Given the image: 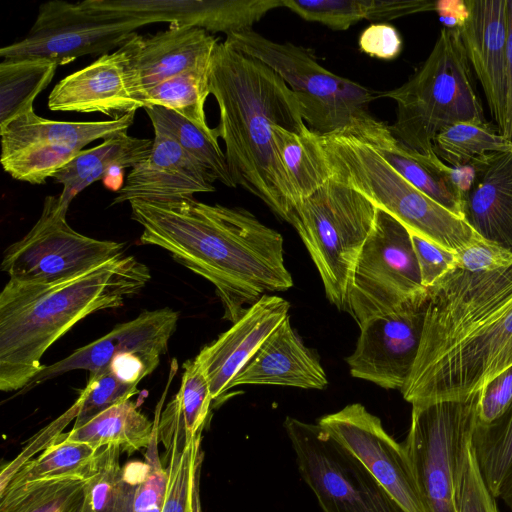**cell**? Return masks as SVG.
Returning <instances> with one entry per match:
<instances>
[{
  "mask_svg": "<svg viewBox=\"0 0 512 512\" xmlns=\"http://www.w3.org/2000/svg\"><path fill=\"white\" fill-rule=\"evenodd\" d=\"M512 366V265L492 272L456 268L428 289L412 372L401 389L412 406L475 396Z\"/></svg>",
  "mask_w": 512,
  "mask_h": 512,
  "instance_id": "6da1fadb",
  "label": "cell"
},
{
  "mask_svg": "<svg viewBox=\"0 0 512 512\" xmlns=\"http://www.w3.org/2000/svg\"><path fill=\"white\" fill-rule=\"evenodd\" d=\"M129 203L131 218L143 228L141 243L165 249L213 284L224 319L234 323L263 295L293 286L282 235L248 210L192 196Z\"/></svg>",
  "mask_w": 512,
  "mask_h": 512,
  "instance_id": "7a4b0ae2",
  "label": "cell"
},
{
  "mask_svg": "<svg viewBox=\"0 0 512 512\" xmlns=\"http://www.w3.org/2000/svg\"><path fill=\"white\" fill-rule=\"evenodd\" d=\"M209 91L219 107V137L230 175L281 220L291 224L299 197L278 155L277 126L303 133L308 126L298 98L262 61L218 42L209 71Z\"/></svg>",
  "mask_w": 512,
  "mask_h": 512,
  "instance_id": "3957f363",
  "label": "cell"
},
{
  "mask_svg": "<svg viewBox=\"0 0 512 512\" xmlns=\"http://www.w3.org/2000/svg\"><path fill=\"white\" fill-rule=\"evenodd\" d=\"M150 279L145 264L124 254L53 283L9 279L0 293V390L23 389L44 368V353L75 324L122 306Z\"/></svg>",
  "mask_w": 512,
  "mask_h": 512,
  "instance_id": "277c9868",
  "label": "cell"
},
{
  "mask_svg": "<svg viewBox=\"0 0 512 512\" xmlns=\"http://www.w3.org/2000/svg\"><path fill=\"white\" fill-rule=\"evenodd\" d=\"M314 137L330 178L364 195L410 233L453 252L482 239L465 219L409 183L347 129L314 132Z\"/></svg>",
  "mask_w": 512,
  "mask_h": 512,
  "instance_id": "5b68a950",
  "label": "cell"
},
{
  "mask_svg": "<svg viewBox=\"0 0 512 512\" xmlns=\"http://www.w3.org/2000/svg\"><path fill=\"white\" fill-rule=\"evenodd\" d=\"M396 102L392 135L413 152L437 155L436 136L460 122H485L472 68L457 28L444 27L431 52L401 86L379 92Z\"/></svg>",
  "mask_w": 512,
  "mask_h": 512,
  "instance_id": "8992f818",
  "label": "cell"
},
{
  "mask_svg": "<svg viewBox=\"0 0 512 512\" xmlns=\"http://www.w3.org/2000/svg\"><path fill=\"white\" fill-rule=\"evenodd\" d=\"M377 207L358 191L329 178L304 198L291 220L314 262L329 302L346 310L357 259Z\"/></svg>",
  "mask_w": 512,
  "mask_h": 512,
  "instance_id": "52a82bcc",
  "label": "cell"
},
{
  "mask_svg": "<svg viewBox=\"0 0 512 512\" xmlns=\"http://www.w3.org/2000/svg\"><path fill=\"white\" fill-rule=\"evenodd\" d=\"M225 42L262 61L285 81L311 131L330 134L372 116L369 104L379 93L327 70L309 49L275 42L253 29L231 33Z\"/></svg>",
  "mask_w": 512,
  "mask_h": 512,
  "instance_id": "ba28073f",
  "label": "cell"
},
{
  "mask_svg": "<svg viewBox=\"0 0 512 512\" xmlns=\"http://www.w3.org/2000/svg\"><path fill=\"white\" fill-rule=\"evenodd\" d=\"M150 24L144 18L100 7L94 0H51L40 5L27 35L2 47L0 56L3 60L46 58L63 66L85 55L110 53Z\"/></svg>",
  "mask_w": 512,
  "mask_h": 512,
  "instance_id": "9c48e42d",
  "label": "cell"
},
{
  "mask_svg": "<svg viewBox=\"0 0 512 512\" xmlns=\"http://www.w3.org/2000/svg\"><path fill=\"white\" fill-rule=\"evenodd\" d=\"M299 473L323 512H406L348 449L318 424L287 417Z\"/></svg>",
  "mask_w": 512,
  "mask_h": 512,
  "instance_id": "30bf717a",
  "label": "cell"
},
{
  "mask_svg": "<svg viewBox=\"0 0 512 512\" xmlns=\"http://www.w3.org/2000/svg\"><path fill=\"white\" fill-rule=\"evenodd\" d=\"M476 400L477 394L461 401L412 406L402 444L426 512H455V479L475 428Z\"/></svg>",
  "mask_w": 512,
  "mask_h": 512,
  "instance_id": "8fae6325",
  "label": "cell"
},
{
  "mask_svg": "<svg viewBox=\"0 0 512 512\" xmlns=\"http://www.w3.org/2000/svg\"><path fill=\"white\" fill-rule=\"evenodd\" d=\"M428 292L407 228L377 208L354 268L346 311L361 326Z\"/></svg>",
  "mask_w": 512,
  "mask_h": 512,
  "instance_id": "7c38bea8",
  "label": "cell"
},
{
  "mask_svg": "<svg viewBox=\"0 0 512 512\" xmlns=\"http://www.w3.org/2000/svg\"><path fill=\"white\" fill-rule=\"evenodd\" d=\"M67 210L59 195L45 198L34 226L5 250L1 270L10 280L53 283L124 254L123 243L95 239L72 229L66 221Z\"/></svg>",
  "mask_w": 512,
  "mask_h": 512,
  "instance_id": "4fadbf2b",
  "label": "cell"
},
{
  "mask_svg": "<svg viewBox=\"0 0 512 512\" xmlns=\"http://www.w3.org/2000/svg\"><path fill=\"white\" fill-rule=\"evenodd\" d=\"M135 113L91 122L54 121L34 111L22 114L0 127L3 169L13 179L44 184L87 144L127 133Z\"/></svg>",
  "mask_w": 512,
  "mask_h": 512,
  "instance_id": "5bb4252c",
  "label": "cell"
},
{
  "mask_svg": "<svg viewBox=\"0 0 512 512\" xmlns=\"http://www.w3.org/2000/svg\"><path fill=\"white\" fill-rule=\"evenodd\" d=\"M427 300L428 292L359 326L355 350L346 359L350 374L401 391L418 354Z\"/></svg>",
  "mask_w": 512,
  "mask_h": 512,
  "instance_id": "9a60e30c",
  "label": "cell"
},
{
  "mask_svg": "<svg viewBox=\"0 0 512 512\" xmlns=\"http://www.w3.org/2000/svg\"><path fill=\"white\" fill-rule=\"evenodd\" d=\"M317 424L358 458L406 512H426L403 444L377 416L353 403L322 416Z\"/></svg>",
  "mask_w": 512,
  "mask_h": 512,
  "instance_id": "2e32d148",
  "label": "cell"
},
{
  "mask_svg": "<svg viewBox=\"0 0 512 512\" xmlns=\"http://www.w3.org/2000/svg\"><path fill=\"white\" fill-rule=\"evenodd\" d=\"M136 36L60 80L48 97L49 109L117 119L144 108L135 68Z\"/></svg>",
  "mask_w": 512,
  "mask_h": 512,
  "instance_id": "e0dca14e",
  "label": "cell"
},
{
  "mask_svg": "<svg viewBox=\"0 0 512 512\" xmlns=\"http://www.w3.org/2000/svg\"><path fill=\"white\" fill-rule=\"evenodd\" d=\"M178 319V312L169 307L146 310L128 322L117 324L101 338L76 349L67 357L45 365L18 394L77 369L87 370L89 377L95 376L106 371L112 359L124 353L160 358L168 350Z\"/></svg>",
  "mask_w": 512,
  "mask_h": 512,
  "instance_id": "ac0fdd59",
  "label": "cell"
},
{
  "mask_svg": "<svg viewBox=\"0 0 512 512\" xmlns=\"http://www.w3.org/2000/svg\"><path fill=\"white\" fill-rule=\"evenodd\" d=\"M374 149L396 172L453 214L464 217L465 189L471 179L435 156L413 152L400 143L389 126L370 116L345 127Z\"/></svg>",
  "mask_w": 512,
  "mask_h": 512,
  "instance_id": "d6986e66",
  "label": "cell"
},
{
  "mask_svg": "<svg viewBox=\"0 0 512 512\" xmlns=\"http://www.w3.org/2000/svg\"><path fill=\"white\" fill-rule=\"evenodd\" d=\"M464 3L466 15L457 29L499 130L506 94L507 0H464Z\"/></svg>",
  "mask_w": 512,
  "mask_h": 512,
  "instance_id": "ffe728a7",
  "label": "cell"
},
{
  "mask_svg": "<svg viewBox=\"0 0 512 512\" xmlns=\"http://www.w3.org/2000/svg\"><path fill=\"white\" fill-rule=\"evenodd\" d=\"M289 308L284 298L263 295L227 331L200 350L194 359L207 377L213 400L228 390L236 374L288 316Z\"/></svg>",
  "mask_w": 512,
  "mask_h": 512,
  "instance_id": "44dd1931",
  "label": "cell"
},
{
  "mask_svg": "<svg viewBox=\"0 0 512 512\" xmlns=\"http://www.w3.org/2000/svg\"><path fill=\"white\" fill-rule=\"evenodd\" d=\"M154 133L151 154L130 170L112 205L136 199L166 201L215 191L200 166L174 139Z\"/></svg>",
  "mask_w": 512,
  "mask_h": 512,
  "instance_id": "7402d4cb",
  "label": "cell"
},
{
  "mask_svg": "<svg viewBox=\"0 0 512 512\" xmlns=\"http://www.w3.org/2000/svg\"><path fill=\"white\" fill-rule=\"evenodd\" d=\"M112 8L148 20L151 24L197 26L226 36L252 26L283 0H113Z\"/></svg>",
  "mask_w": 512,
  "mask_h": 512,
  "instance_id": "603a6c76",
  "label": "cell"
},
{
  "mask_svg": "<svg viewBox=\"0 0 512 512\" xmlns=\"http://www.w3.org/2000/svg\"><path fill=\"white\" fill-rule=\"evenodd\" d=\"M464 217L484 240L512 252V150L474 159Z\"/></svg>",
  "mask_w": 512,
  "mask_h": 512,
  "instance_id": "cb8c5ba5",
  "label": "cell"
},
{
  "mask_svg": "<svg viewBox=\"0 0 512 512\" xmlns=\"http://www.w3.org/2000/svg\"><path fill=\"white\" fill-rule=\"evenodd\" d=\"M135 68L144 97L148 90L180 74L208 70L218 39L197 26L169 25L136 36Z\"/></svg>",
  "mask_w": 512,
  "mask_h": 512,
  "instance_id": "d4e9b609",
  "label": "cell"
},
{
  "mask_svg": "<svg viewBox=\"0 0 512 512\" xmlns=\"http://www.w3.org/2000/svg\"><path fill=\"white\" fill-rule=\"evenodd\" d=\"M246 384L322 390L328 380L320 362L292 328L288 315L236 374L228 390Z\"/></svg>",
  "mask_w": 512,
  "mask_h": 512,
  "instance_id": "484cf974",
  "label": "cell"
},
{
  "mask_svg": "<svg viewBox=\"0 0 512 512\" xmlns=\"http://www.w3.org/2000/svg\"><path fill=\"white\" fill-rule=\"evenodd\" d=\"M158 432L159 442L165 448L167 472L162 512H201L202 432L187 437L181 418L170 404L161 412Z\"/></svg>",
  "mask_w": 512,
  "mask_h": 512,
  "instance_id": "4316f807",
  "label": "cell"
},
{
  "mask_svg": "<svg viewBox=\"0 0 512 512\" xmlns=\"http://www.w3.org/2000/svg\"><path fill=\"white\" fill-rule=\"evenodd\" d=\"M152 148L153 139L124 133L81 151L52 177L63 186L59 194L61 204L69 207L78 193L95 181L104 180L112 171L132 169L149 157Z\"/></svg>",
  "mask_w": 512,
  "mask_h": 512,
  "instance_id": "83f0119b",
  "label": "cell"
},
{
  "mask_svg": "<svg viewBox=\"0 0 512 512\" xmlns=\"http://www.w3.org/2000/svg\"><path fill=\"white\" fill-rule=\"evenodd\" d=\"M116 444L97 449L78 512H134V497L147 472L145 462L120 465Z\"/></svg>",
  "mask_w": 512,
  "mask_h": 512,
  "instance_id": "f1b7e54d",
  "label": "cell"
},
{
  "mask_svg": "<svg viewBox=\"0 0 512 512\" xmlns=\"http://www.w3.org/2000/svg\"><path fill=\"white\" fill-rule=\"evenodd\" d=\"M153 431L154 421L141 413L134 402L127 400L106 409L82 427L72 429L66 438L95 449L116 444L122 452L132 455L147 449Z\"/></svg>",
  "mask_w": 512,
  "mask_h": 512,
  "instance_id": "f546056e",
  "label": "cell"
},
{
  "mask_svg": "<svg viewBox=\"0 0 512 512\" xmlns=\"http://www.w3.org/2000/svg\"><path fill=\"white\" fill-rule=\"evenodd\" d=\"M154 132L168 135L200 166L211 183L219 181L236 187L219 143L209 138L192 122L176 112L160 106L144 108Z\"/></svg>",
  "mask_w": 512,
  "mask_h": 512,
  "instance_id": "4dcf8cb0",
  "label": "cell"
},
{
  "mask_svg": "<svg viewBox=\"0 0 512 512\" xmlns=\"http://www.w3.org/2000/svg\"><path fill=\"white\" fill-rule=\"evenodd\" d=\"M58 64L46 58L5 59L0 63V127L34 111L36 97L53 79Z\"/></svg>",
  "mask_w": 512,
  "mask_h": 512,
  "instance_id": "1f68e13d",
  "label": "cell"
},
{
  "mask_svg": "<svg viewBox=\"0 0 512 512\" xmlns=\"http://www.w3.org/2000/svg\"><path fill=\"white\" fill-rule=\"evenodd\" d=\"M91 468L85 474L41 479L5 489L0 492V512H63L79 508Z\"/></svg>",
  "mask_w": 512,
  "mask_h": 512,
  "instance_id": "d6a6232c",
  "label": "cell"
},
{
  "mask_svg": "<svg viewBox=\"0 0 512 512\" xmlns=\"http://www.w3.org/2000/svg\"><path fill=\"white\" fill-rule=\"evenodd\" d=\"M274 141L300 202L330 178L310 129L297 133L277 126Z\"/></svg>",
  "mask_w": 512,
  "mask_h": 512,
  "instance_id": "836d02e7",
  "label": "cell"
},
{
  "mask_svg": "<svg viewBox=\"0 0 512 512\" xmlns=\"http://www.w3.org/2000/svg\"><path fill=\"white\" fill-rule=\"evenodd\" d=\"M472 445L488 488L503 501L512 490V405L491 426L475 427Z\"/></svg>",
  "mask_w": 512,
  "mask_h": 512,
  "instance_id": "e575fe53",
  "label": "cell"
},
{
  "mask_svg": "<svg viewBox=\"0 0 512 512\" xmlns=\"http://www.w3.org/2000/svg\"><path fill=\"white\" fill-rule=\"evenodd\" d=\"M209 71H189L148 90L144 97V108L160 106L183 116L218 142V131L208 126L204 105L209 91Z\"/></svg>",
  "mask_w": 512,
  "mask_h": 512,
  "instance_id": "d590c367",
  "label": "cell"
},
{
  "mask_svg": "<svg viewBox=\"0 0 512 512\" xmlns=\"http://www.w3.org/2000/svg\"><path fill=\"white\" fill-rule=\"evenodd\" d=\"M512 150V141L489 123L460 122L441 131L434 140V151L446 165L461 168L492 152Z\"/></svg>",
  "mask_w": 512,
  "mask_h": 512,
  "instance_id": "8d00e7d4",
  "label": "cell"
},
{
  "mask_svg": "<svg viewBox=\"0 0 512 512\" xmlns=\"http://www.w3.org/2000/svg\"><path fill=\"white\" fill-rule=\"evenodd\" d=\"M62 433L56 443L44 450L40 456L22 465L0 492L27 482L87 473L96 456L97 449L89 444L74 442Z\"/></svg>",
  "mask_w": 512,
  "mask_h": 512,
  "instance_id": "74e56055",
  "label": "cell"
},
{
  "mask_svg": "<svg viewBox=\"0 0 512 512\" xmlns=\"http://www.w3.org/2000/svg\"><path fill=\"white\" fill-rule=\"evenodd\" d=\"M212 401L209 382L199 363L187 360L180 388L169 402L181 418L187 437L203 432Z\"/></svg>",
  "mask_w": 512,
  "mask_h": 512,
  "instance_id": "f35d334b",
  "label": "cell"
},
{
  "mask_svg": "<svg viewBox=\"0 0 512 512\" xmlns=\"http://www.w3.org/2000/svg\"><path fill=\"white\" fill-rule=\"evenodd\" d=\"M283 7L306 21L344 31L370 19L373 0H283Z\"/></svg>",
  "mask_w": 512,
  "mask_h": 512,
  "instance_id": "ab89813d",
  "label": "cell"
},
{
  "mask_svg": "<svg viewBox=\"0 0 512 512\" xmlns=\"http://www.w3.org/2000/svg\"><path fill=\"white\" fill-rule=\"evenodd\" d=\"M455 512H500L479 467L471 441L459 461L454 486Z\"/></svg>",
  "mask_w": 512,
  "mask_h": 512,
  "instance_id": "60d3db41",
  "label": "cell"
},
{
  "mask_svg": "<svg viewBox=\"0 0 512 512\" xmlns=\"http://www.w3.org/2000/svg\"><path fill=\"white\" fill-rule=\"evenodd\" d=\"M137 393V385L119 380L109 370L88 377L86 387L78 397L80 407L72 429L82 427L101 412L130 400Z\"/></svg>",
  "mask_w": 512,
  "mask_h": 512,
  "instance_id": "b9f144b4",
  "label": "cell"
},
{
  "mask_svg": "<svg viewBox=\"0 0 512 512\" xmlns=\"http://www.w3.org/2000/svg\"><path fill=\"white\" fill-rule=\"evenodd\" d=\"M160 415L161 407H158L153 420L154 431L152 439L144 456V462L147 464V472L136 489L134 512H162L166 493L167 472L158 451V424Z\"/></svg>",
  "mask_w": 512,
  "mask_h": 512,
  "instance_id": "7bdbcfd3",
  "label": "cell"
},
{
  "mask_svg": "<svg viewBox=\"0 0 512 512\" xmlns=\"http://www.w3.org/2000/svg\"><path fill=\"white\" fill-rule=\"evenodd\" d=\"M512 405V366L495 376L477 393L475 427L486 428L500 419Z\"/></svg>",
  "mask_w": 512,
  "mask_h": 512,
  "instance_id": "ee69618b",
  "label": "cell"
},
{
  "mask_svg": "<svg viewBox=\"0 0 512 512\" xmlns=\"http://www.w3.org/2000/svg\"><path fill=\"white\" fill-rule=\"evenodd\" d=\"M422 285L429 289L457 268L456 252L447 250L410 233Z\"/></svg>",
  "mask_w": 512,
  "mask_h": 512,
  "instance_id": "f6af8a7d",
  "label": "cell"
},
{
  "mask_svg": "<svg viewBox=\"0 0 512 512\" xmlns=\"http://www.w3.org/2000/svg\"><path fill=\"white\" fill-rule=\"evenodd\" d=\"M457 268L471 272H492L512 265V252L480 239L456 252Z\"/></svg>",
  "mask_w": 512,
  "mask_h": 512,
  "instance_id": "bcb514c9",
  "label": "cell"
},
{
  "mask_svg": "<svg viewBox=\"0 0 512 512\" xmlns=\"http://www.w3.org/2000/svg\"><path fill=\"white\" fill-rule=\"evenodd\" d=\"M79 407L80 399L78 398L67 411L39 431V433L35 435V439H31L29 442L30 445L23 448L22 452L14 460L2 467L0 474V488L6 485L22 465L32 459V455L40 451L37 446L38 444L47 449L57 442L58 437L62 434V430L72 421V419H76Z\"/></svg>",
  "mask_w": 512,
  "mask_h": 512,
  "instance_id": "7dc6e473",
  "label": "cell"
},
{
  "mask_svg": "<svg viewBox=\"0 0 512 512\" xmlns=\"http://www.w3.org/2000/svg\"><path fill=\"white\" fill-rule=\"evenodd\" d=\"M359 49L374 58L392 60L399 56L403 42L398 30L387 23H375L359 36Z\"/></svg>",
  "mask_w": 512,
  "mask_h": 512,
  "instance_id": "c3c4849f",
  "label": "cell"
},
{
  "mask_svg": "<svg viewBox=\"0 0 512 512\" xmlns=\"http://www.w3.org/2000/svg\"><path fill=\"white\" fill-rule=\"evenodd\" d=\"M506 94L500 134L512 141V0H507Z\"/></svg>",
  "mask_w": 512,
  "mask_h": 512,
  "instance_id": "681fc988",
  "label": "cell"
},
{
  "mask_svg": "<svg viewBox=\"0 0 512 512\" xmlns=\"http://www.w3.org/2000/svg\"><path fill=\"white\" fill-rule=\"evenodd\" d=\"M503 502L506 506L512 511V490L510 493L504 498Z\"/></svg>",
  "mask_w": 512,
  "mask_h": 512,
  "instance_id": "f907efd6",
  "label": "cell"
}]
</instances>
